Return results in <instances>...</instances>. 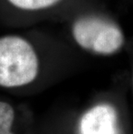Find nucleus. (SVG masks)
Instances as JSON below:
<instances>
[{
  "label": "nucleus",
  "mask_w": 133,
  "mask_h": 134,
  "mask_svg": "<svg viewBox=\"0 0 133 134\" xmlns=\"http://www.w3.org/2000/svg\"><path fill=\"white\" fill-rule=\"evenodd\" d=\"M80 134H121L117 111L109 104L90 108L80 119Z\"/></svg>",
  "instance_id": "nucleus-3"
},
{
  "label": "nucleus",
  "mask_w": 133,
  "mask_h": 134,
  "mask_svg": "<svg viewBox=\"0 0 133 134\" xmlns=\"http://www.w3.org/2000/svg\"><path fill=\"white\" fill-rule=\"evenodd\" d=\"M6 1L18 10L35 11L50 8L57 4L61 0H6Z\"/></svg>",
  "instance_id": "nucleus-4"
},
{
  "label": "nucleus",
  "mask_w": 133,
  "mask_h": 134,
  "mask_svg": "<svg viewBox=\"0 0 133 134\" xmlns=\"http://www.w3.org/2000/svg\"><path fill=\"white\" fill-rule=\"evenodd\" d=\"M38 72L37 54L28 40L16 35L0 36V87L26 86Z\"/></svg>",
  "instance_id": "nucleus-1"
},
{
  "label": "nucleus",
  "mask_w": 133,
  "mask_h": 134,
  "mask_svg": "<svg viewBox=\"0 0 133 134\" xmlns=\"http://www.w3.org/2000/svg\"><path fill=\"white\" fill-rule=\"evenodd\" d=\"M72 34L82 48L104 55L118 52L124 43V36L119 26L97 16H84L75 20Z\"/></svg>",
  "instance_id": "nucleus-2"
},
{
  "label": "nucleus",
  "mask_w": 133,
  "mask_h": 134,
  "mask_svg": "<svg viewBox=\"0 0 133 134\" xmlns=\"http://www.w3.org/2000/svg\"><path fill=\"white\" fill-rule=\"evenodd\" d=\"M15 119V111L10 103L0 100V134H15L12 126Z\"/></svg>",
  "instance_id": "nucleus-5"
}]
</instances>
